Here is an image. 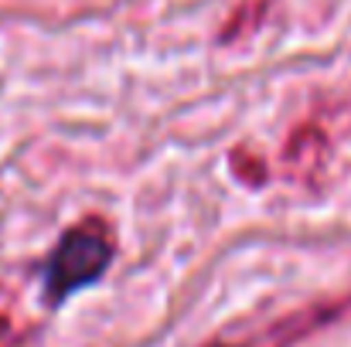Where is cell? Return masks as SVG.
<instances>
[{"mask_svg":"<svg viewBox=\"0 0 351 347\" xmlns=\"http://www.w3.org/2000/svg\"><path fill=\"white\" fill-rule=\"evenodd\" d=\"M110 259H113V245L99 225H79V229L65 231V238L55 245L48 269H45L48 296L62 303L75 290L96 283L103 269L110 266Z\"/></svg>","mask_w":351,"mask_h":347,"instance_id":"cell-1","label":"cell"}]
</instances>
